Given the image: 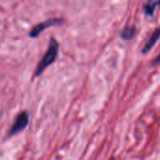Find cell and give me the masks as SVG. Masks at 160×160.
<instances>
[{
    "label": "cell",
    "instance_id": "5b68a950",
    "mask_svg": "<svg viewBox=\"0 0 160 160\" xmlns=\"http://www.w3.org/2000/svg\"><path fill=\"white\" fill-rule=\"evenodd\" d=\"M160 5V0H148L144 6V12L147 16H152L156 8Z\"/></svg>",
    "mask_w": 160,
    "mask_h": 160
},
{
    "label": "cell",
    "instance_id": "ba28073f",
    "mask_svg": "<svg viewBox=\"0 0 160 160\" xmlns=\"http://www.w3.org/2000/svg\"><path fill=\"white\" fill-rule=\"evenodd\" d=\"M109 160H115V158H114V157H111V158H110Z\"/></svg>",
    "mask_w": 160,
    "mask_h": 160
},
{
    "label": "cell",
    "instance_id": "52a82bcc",
    "mask_svg": "<svg viewBox=\"0 0 160 160\" xmlns=\"http://www.w3.org/2000/svg\"><path fill=\"white\" fill-rule=\"evenodd\" d=\"M159 62H160V55H159V56H157V57H156V58L152 61V66H155V65H157Z\"/></svg>",
    "mask_w": 160,
    "mask_h": 160
},
{
    "label": "cell",
    "instance_id": "277c9868",
    "mask_svg": "<svg viewBox=\"0 0 160 160\" xmlns=\"http://www.w3.org/2000/svg\"><path fill=\"white\" fill-rule=\"evenodd\" d=\"M159 38H160V27L157 28L152 32V34L151 37L149 38L148 42H147L145 43V45L143 46L141 52H142L143 54H147L148 52H150V51L152 50V48L155 45V43H156L157 41L159 40Z\"/></svg>",
    "mask_w": 160,
    "mask_h": 160
},
{
    "label": "cell",
    "instance_id": "3957f363",
    "mask_svg": "<svg viewBox=\"0 0 160 160\" xmlns=\"http://www.w3.org/2000/svg\"><path fill=\"white\" fill-rule=\"evenodd\" d=\"M28 124V114L26 111H23L21 113H19V115L17 116L13 125L12 126L11 130H10V136H13L16 135L17 133H19L20 131L24 130Z\"/></svg>",
    "mask_w": 160,
    "mask_h": 160
},
{
    "label": "cell",
    "instance_id": "6da1fadb",
    "mask_svg": "<svg viewBox=\"0 0 160 160\" xmlns=\"http://www.w3.org/2000/svg\"><path fill=\"white\" fill-rule=\"evenodd\" d=\"M58 42L55 38H51L49 42V47L36 68L35 75L36 76L41 75L47 67H49L52 63H54L58 57Z\"/></svg>",
    "mask_w": 160,
    "mask_h": 160
},
{
    "label": "cell",
    "instance_id": "8992f818",
    "mask_svg": "<svg viewBox=\"0 0 160 160\" xmlns=\"http://www.w3.org/2000/svg\"><path fill=\"white\" fill-rule=\"evenodd\" d=\"M137 34V29L134 26L132 27H126L121 33V37L124 41H130L132 40Z\"/></svg>",
    "mask_w": 160,
    "mask_h": 160
},
{
    "label": "cell",
    "instance_id": "7a4b0ae2",
    "mask_svg": "<svg viewBox=\"0 0 160 160\" xmlns=\"http://www.w3.org/2000/svg\"><path fill=\"white\" fill-rule=\"evenodd\" d=\"M63 19L61 18H53V19H49L46 20L42 23H40L38 25H36L35 27H33V28L29 31V37L30 38H37L43 30H45L48 28H51L53 26H58L61 25L63 23Z\"/></svg>",
    "mask_w": 160,
    "mask_h": 160
}]
</instances>
